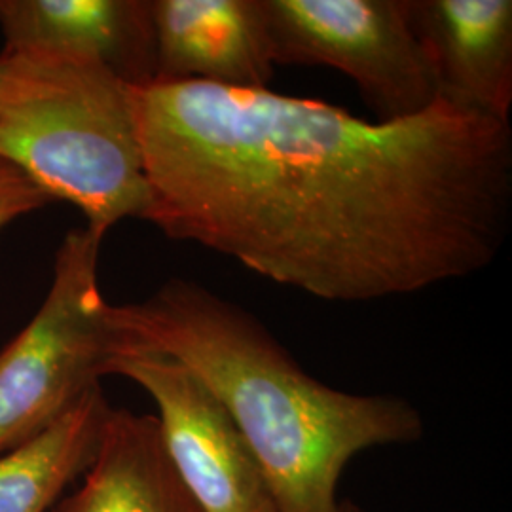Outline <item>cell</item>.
Returning <instances> with one entry per match:
<instances>
[{
	"label": "cell",
	"mask_w": 512,
	"mask_h": 512,
	"mask_svg": "<svg viewBox=\"0 0 512 512\" xmlns=\"http://www.w3.org/2000/svg\"><path fill=\"white\" fill-rule=\"evenodd\" d=\"M141 220L329 302L486 270L512 219L509 122L439 99L368 122L323 101L198 80L131 88Z\"/></svg>",
	"instance_id": "1"
},
{
	"label": "cell",
	"mask_w": 512,
	"mask_h": 512,
	"mask_svg": "<svg viewBox=\"0 0 512 512\" xmlns=\"http://www.w3.org/2000/svg\"><path fill=\"white\" fill-rule=\"evenodd\" d=\"M112 319L126 353L171 357L207 387L255 452L283 512H340L338 484L351 459L423 435L410 401L321 384L251 311L196 281L171 277L143 302L112 306Z\"/></svg>",
	"instance_id": "2"
},
{
	"label": "cell",
	"mask_w": 512,
	"mask_h": 512,
	"mask_svg": "<svg viewBox=\"0 0 512 512\" xmlns=\"http://www.w3.org/2000/svg\"><path fill=\"white\" fill-rule=\"evenodd\" d=\"M0 55V160L78 207L97 238L141 219L147 181L128 84L92 61Z\"/></svg>",
	"instance_id": "3"
},
{
	"label": "cell",
	"mask_w": 512,
	"mask_h": 512,
	"mask_svg": "<svg viewBox=\"0 0 512 512\" xmlns=\"http://www.w3.org/2000/svg\"><path fill=\"white\" fill-rule=\"evenodd\" d=\"M101 243L86 228L65 236L46 300L0 349V456L54 425L128 349L99 287Z\"/></svg>",
	"instance_id": "4"
},
{
	"label": "cell",
	"mask_w": 512,
	"mask_h": 512,
	"mask_svg": "<svg viewBox=\"0 0 512 512\" xmlns=\"http://www.w3.org/2000/svg\"><path fill=\"white\" fill-rule=\"evenodd\" d=\"M272 63L323 65L349 76L378 122L439 101L406 0H258Z\"/></svg>",
	"instance_id": "5"
},
{
	"label": "cell",
	"mask_w": 512,
	"mask_h": 512,
	"mask_svg": "<svg viewBox=\"0 0 512 512\" xmlns=\"http://www.w3.org/2000/svg\"><path fill=\"white\" fill-rule=\"evenodd\" d=\"M109 376L152 397L165 450L202 512H283L238 425L190 370L160 353L129 351L110 363Z\"/></svg>",
	"instance_id": "6"
},
{
	"label": "cell",
	"mask_w": 512,
	"mask_h": 512,
	"mask_svg": "<svg viewBox=\"0 0 512 512\" xmlns=\"http://www.w3.org/2000/svg\"><path fill=\"white\" fill-rule=\"evenodd\" d=\"M4 52L92 61L129 88L156 80L152 0H0Z\"/></svg>",
	"instance_id": "7"
},
{
	"label": "cell",
	"mask_w": 512,
	"mask_h": 512,
	"mask_svg": "<svg viewBox=\"0 0 512 512\" xmlns=\"http://www.w3.org/2000/svg\"><path fill=\"white\" fill-rule=\"evenodd\" d=\"M442 101L509 122L511 0H406Z\"/></svg>",
	"instance_id": "8"
},
{
	"label": "cell",
	"mask_w": 512,
	"mask_h": 512,
	"mask_svg": "<svg viewBox=\"0 0 512 512\" xmlns=\"http://www.w3.org/2000/svg\"><path fill=\"white\" fill-rule=\"evenodd\" d=\"M156 80L268 90L274 78L258 0H152Z\"/></svg>",
	"instance_id": "9"
},
{
	"label": "cell",
	"mask_w": 512,
	"mask_h": 512,
	"mask_svg": "<svg viewBox=\"0 0 512 512\" xmlns=\"http://www.w3.org/2000/svg\"><path fill=\"white\" fill-rule=\"evenodd\" d=\"M48 512H202L165 450L156 416L110 410L82 486Z\"/></svg>",
	"instance_id": "10"
},
{
	"label": "cell",
	"mask_w": 512,
	"mask_h": 512,
	"mask_svg": "<svg viewBox=\"0 0 512 512\" xmlns=\"http://www.w3.org/2000/svg\"><path fill=\"white\" fill-rule=\"evenodd\" d=\"M109 401L101 385L37 439L0 456V512H48L97 454Z\"/></svg>",
	"instance_id": "11"
},
{
	"label": "cell",
	"mask_w": 512,
	"mask_h": 512,
	"mask_svg": "<svg viewBox=\"0 0 512 512\" xmlns=\"http://www.w3.org/2000/svg\"><path fill=\"white\" fill-rule=\"evenodd\" d=\"M52 202L18 167L0 160V230Z\"/></svg>",
	"instance_id": "12"
},
{
	"label": "cell",
	"mask_w": 512,
	"mask_h": 512,
	"mask_svg": "<svg viewBox=\"0 0 512 512\" xmlns=\"http://www.w3.org/2000/svg\"><path fill=\"white\" fill-rule=\"evenodd\" d=\"M340 512H366L357 505V503H353V501H342V505H340Z\"/></svg>",
	"instance_id": "13"
},
{
	"label": "cell",
	"mask_w": 512,
	"mask_h": 512,
	"mask_svg": "<svg viewBox=\"0 0 512 512\" xmlns=\"http://www.w3.org/2000/svg\"><path fill=\"white\" fill-rule=\"evenodd\" d=\"M2 76H4V59L0 55V84H2Z\"/></svg>",
	"instance_id": "14"
}]
</instances>
